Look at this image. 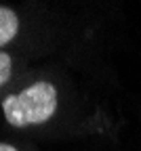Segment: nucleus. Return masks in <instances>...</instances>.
Listing matches in <instances>:
<instances>
[{
	"instance_id": "7ed1b4c3",
	"label": "nucleus",
	"mask_w": 141,
	"mask_h": 151,
	"mask_svg": "<svg viewBox=\"0 0 141 151\" xmlns=\"http://www.w3.org/2000/svg\"><path fill=\"white\" fill-rule=\"evenodd\" d=\"M13 76V57L4 50H0V88H2Z\"/></svg>"
},
{
	"instance_id": "f257e3e1",
	"label": "nucleus",
	"mask_w": 141,
	"mask_h": 151,
	"mask_svg": "<svg viewBox=\"0 0 141 151\" xmlns=\"http://www.w3.org/2000/svg\"><path fill=\"white\" fill-rule=\"evenodd\" d=\"M57 111V88L38 80L17 94H9L2 101V113L11 126L25 128L34 124L49 122Z\"/></svg>"
},
{
	"instance_id": "f03ea898",
	"label": "nucleus",
	"mask_w": 141,
	"mask_h": 151,
	"mask_svg": "<svg viewBox=\"0 0 141 151\" xmlns=\"http://www.w3.org/2000/svg\"><path fill=\"white\" fill-rule=\"evenodd\" d=\"M19 34V17L13 9L0 4V46L15 40Z\"/></svg>"
},
{
	"instance_id": "20e7f679",
	"label": "nucleus",
	"mask_w": 141,
	"mask_h": 151,
	"mask_svg": "<svg viewBox=\"0 0 141 151\" xmlns=\"http://www.w3.org/2000/svg\"><path fill=\"white\" fill-rule=\"evenodd\" d=\"M0 151H17V147L9 145V143H0Z\"/></svg>"
}]
</instances>
